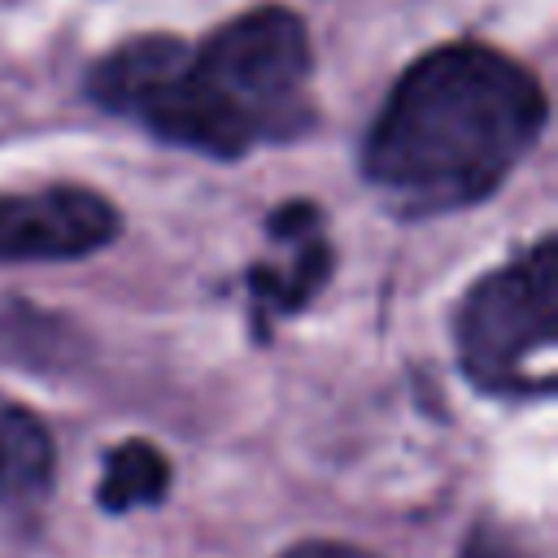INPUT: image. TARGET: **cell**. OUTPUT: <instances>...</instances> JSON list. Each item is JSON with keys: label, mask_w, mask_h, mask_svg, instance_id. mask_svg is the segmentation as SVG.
Instances as JSON below:
<instances>
[{"label": "cell", "mask_w": 558, "mask_h": 558, "mask_svg": "<svg viewBox=\"0 0 558 558\" xmlns=\"http://www.w3.org/2000/svg\"><path fill=\"white\" fill-rule=\"evenodd\" d=\"M83 96L166 148L244 161L318 131L314 39L296 9L253 4L201 39L148 31L83 70Z\"/></svg>", "instance_id": "6da1fadb"}, {"label": "cell", "mask_w": 558, "mask_h": 558, "mask_svg": "<svg viewBox=\"0 0 558 558\" xmlns=\"http://www.w3.org/2000/svg\"><path fill=\"white\" fill-rule=\"evenodd\" d=\"M545 126L549 92L527 61L449 39L392 78L362 131L357 170L397 218L432 222L493 201Z\"/></svg>", "instance_id": "7a4b0ae2"}, {"label": "cell", "mask_w": 558, "mask_h": 558, "mask_svg": "<svg viewBox=\"0 0 558 558\" xmlns=\"http://www.w3.org/2000/svg\"><path fill=\"white\" fill-rule=\"evenodd\" d=\"M449 340L462 379L480 397L545 401L558 388V235L484 270L453 305Z\"/></svg>", "instance_id": "3957f363"}, {"label": "cell", "mask_w": 558, "mask_h": 558, "mask_svg": "<svg viewBox=\"0 0 558 558\" xmlns=\"http://www.w3.org/2000/svg\"><path fill=\"white\" fill-rule=\"evenodd\" d=\"M122 235V209L87 183L0 192V266L83 262Z\"/></svg>", "instance_id": "277c9868"}, {"label": "cell", "mask_w": 558, "mask_h": 558, "mask_svg": "<svg viewBox=\"0 0 558 558\" xmlns=\"http://www.w3.org/2000/svg\"><path fill=\"white\" fill-rule=\"evenodd\" d=\"M331 270H336V248L323 209L305 196L275 205L266 214V257L244 275L257 340H266L270 323L301 314L327 288Z\"/></svg>", "instance_id": "5b68a950"}, {"label": "cell", "mask_w": 558, "mask_h": 558, "mask_svg": "<svg viewBox=\"0 0 558 558\" xmlns=\"http://www.w3.org/2000/svg\"><path fill=\"white\" fill-rule=\"evenodd\" d=\"M57 484L52 427L22 401L0 392V514L35 519Z\"/></svg>", "instance_id": "8992f818"}, {"label": "cell", "mask_w": 558, "mask_h": 558, "mask_svg": "<svg viewBox=\"0 0 558 558\" xmlns=\"http://www.w3.org/2000/svg\"><path fill=\"white\" fill-rule=\"evenodd\" d=\"M83 349L87 340L74 323L17 296H0V362H13L17 371H70Z\"/></svg>", "instance_id": "52a82bcc"}, {"label": "cell", "mask_w": 558, "mask_h": 558, "mask_svg": "<svg viewBox=\"0 0 558 558\" xmlns=\"http://www.w3.org/2000/svg\"><path fill=\"white\" fill-rule=\"evenodd\" d=\"M170 493V458L144 440H118L105 462H100V480H96V506L105 514H126V510H148L161 506Z\"/></svg>", "instance_id": "ba28073f"}, {"label": "cell", "mask_w": 558, "mask_h": 558, "mask_svg": "<svg viewBox=\"0 0 558 558\" xmlns=\"http://www.w3.org/2000/svg\"><path fill=\"white\" fill-rule=\"evenodd\" d=\"M453 558H545V554H541L527 536H519L514 527L493 523V519H480V523L462 536V545H458Z\"/></svg>", "instance_id": "9c48e42d"}, {"label": "cell", "mask_w": 558, "mask_h": 558, "mask_svg": "<svg viewBox=\"0 0 558 558\" xmlns=\"http://www.w3.org/2000/svg\"><path fill=\"white\" fill-rule=\"evenodd\" d=\"M275 558H379V554L375 549H362L353 541H327V536H318V541H296V545H288Z\"/></svg>", "instance_id": "30bf717a"}]
</instances>
